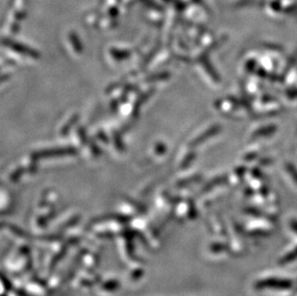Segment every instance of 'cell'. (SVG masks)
Listing matches in <instances>:
<instances>
[{
  "mask_svg": "<svg viewBox=\"0 0 297 296\" xmlns=\"http://www.w3.org/2000/svg\"><path fill=\"white\" fill-rule=\"evenodd\" d=\"M71 153L70 149H55V150H46V151L38 152V156L41 157H53V156H63Z\"/></svg>",
  "mask_w": 297,
  "mask_h": 296,
  "instance_id": "obj_1",
  "label": "cell"
},
{
  "mask_svg": "<svg viewBox=\"0 0 297 296\" xmlns=\"http://www.w3.org/2000/svg\"><path fill=\"white\" fill-rule=\"evenodd\" d=\"M7 44H9L10 46H12V48H13L14 50H15V51H17V52L27 54L28 56H31V57H38L36 51H34V50H32V49H29V48H27V47H25V46H19V45H17V44L10 43V42L7 43Z\"/></svg>",
  "mask_w": 297,
  "mask_h": 296,
  "instance_id": "obj_2",
  "label": "cell"
}]
</instances>
